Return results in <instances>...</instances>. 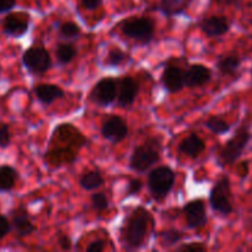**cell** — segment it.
I'll list each match as a JSON object with an SVG mask.
<instances>
[{
	"label": "cell",
	"mask_w": 252,
	"mask_h": 252,
	"mask_svg": "<svg viewBox=\"0 0 252 252\" xmlns=\"http://www.w3.org/2000/svg\"><path fill=\"white\" fill-rule=\"evenodd\" d=\"M221 1L225 5H238L240 4L241 1H244V0H221Z\"/></svg>",
	"instance_id": "38"
},
{
	"label": "cell",
	"mask_w": 252,
	"mask_h": 252,
	"mask_svg": "<svg viewBox=\"0 0 252 252\" xmlns=\"http://www.w3.org/2000/svg\"><path fill=\"white\" fill-rule=\"evenodd\" d=\"M34 95L41 103L51 105L56 100L64 97V91L54 84H39L34 88Z\"/></svg>",
	"instance_id": "17"
},
{
	"label": "cell",
	"mask_w": 252,
	"mask_h": 252,
	"mask_svg": "<svg viewBox=\"0 0 252 252\" xmlns=\"http://www.w3.org/2000/svg\"><path fill=\"white\" fill-rule=\"evenodd\" d=\"M121 31L128 38L147 43L154 37L155 26L148 17H130L121 24Z\"/></svg>",
	"instance_id": "6"
},
{
	"label": "cell",
	"mask_w": 252,
	"mask_h": 252,
	"mask_svg": "<svg viewBox=\"0 0 252 252\" xmlns=\"http://www.w3.org/2000/svg\"><path fill=\"white\" fill-rule=\"evenodd\" d=\"M101 134L112 144H118L125 140L128 135V126L120 116H111L103 122L101 127Z\"/></svg>",
	"instance_id": "10"
},
{
	"label": "cell",
	"mask_w": 252,
	"mask_h": 252,
	"mask_svg": "<svg viewBox=\"0 0 252 252\" xmlns=\"http://www.w3.org/2000/svg\"><path fill=\"white\" fill-rule=\"evenodd\" d=\"M105 249V244L102 240H95L86 248L88 252H101Z\"/></svg>",
	"instance_id": "35"
},
{
	"label": "cell",
	"mask_w": 252,
	"mask_h": 252,
	"mask_svg": "<svg viewBox=\"0 0 252 252\" xmlns=\"http://www.w3.org/2000/svg\"><path fill=\"white\" fill-rule=\"evenodd\" d=\"M179 251H192V252H203L207 250L206 246L201 243H196V244H189V245H182L181 248L177 249Z\"/></svg>",
	"instance_id": "32"
},
{
	"label": "cell",
	"mask_w": 252,
	"mask_h": 252,
	"mask_svg": "<svg viewBox=\"0 0 252 252\" xmlns=\"http://www.w3.org/2000/svg\"><path fill=\"white\" fill-rule=\"evenodd\" d=\"M251 25H252V20H251Z\"/></svg>",
	"instance_id": "40"
},
{
	"label": "cell",
	"mask_w": 252,
	"mask_h": 252,
	"mask_svg": "<svg viewBox=\"0 0 252 252\" xmlns=\"http://www.w3.org/2000/svg\"><path fill=\"white\" fill-rule=\"evenodd\" d=\"M251 251H252V249H251Z\"/></svg>",
	"instance_id": "41"
},
{
	"label": "cell",
	"mask_w": 252,
	"mask_h": 252,
	"mask_svg": "<svg viewBox=\"0 0 252 252\" xmlns=\"http://www.w3.org/2000/svg\"><path fill=\"white\" fill-rule=\"evenodd\" d=\"M199 27H201V30L206 36L220 37L229 32V30H230V21L225 16L213 15V16L206 17V19L202 20Z\"/></svg>",
	"instance_id": "13"
},
{
	"label": "cell",
	"mask_w": 252,
	"mask_h": 252,
	"mask_svg": "<svg viewBox=\"0 0 252 252\" xmlns=\"http://www.w3.org/2000/svg\"><path fill=\"white\" fill-rule=\"evenodd\" d=\"M251 76H252V68H251Z\"/></svg>",
	"instance_id": "39"
},
{
	"label": "cell",
	"mask_w": 252,
	"mask_h": 252,
	"mask_svg": "<svg viewBox=\"0 0 252 252\" xmlns=\"http://www.w3.org/2000/svg\"><path fill=\"white\" fill-rule=\"evenodd\" d=\"M91 204H93V208L96 212L101 213V212H105L108 208V199L102 192H97V193H94L91 196Z\"/></svg>",
	"instance_id": "28"
},
{
	"label": "cell",
	"mask_w": 252,
	"mask_h": 252,
	"mask_svg": "<svg viewBox=\"0 0 252 252\" xmlns=\"http://www.w3.org/2000/svg\"><path fill=\"white\" fill-rule=\"evenodd\" d=\"M251 123H244L235 130L233 137L225 143L219 153V162L221 166H229L238 161L243 155L244 150L246 149L250 143L251 134Z\"/></svg>",
	"instance_id": "2"
},
{
	"label": "cell",
	"mask_w": 252,
	"mask_h": 252,
	"mask_svg": "<svg viewBox=\"0 0 252 252\" xmlns=\"http://www.w3.org/2000/svg\"><path fill=\"white\" fill-rule=\"evenodd\" d=\"M11 142V133H10L9 126L1 123L0 125V148L5 149L10 145Z\"/></svg>",
	"instance_id": "29"
},
{
	"label": "cell",
	"mask_w": 252,
	"mask_h": 252,
	"mask_svg": "<svg viewBox=\"0 0 252 252\" xmlns=\"http://www.w3.org/2000/svg\"><path fill=\"white\" fill-rule=\"evenodd\" d=\"M181 239L182 234L179 230H176V229H169V230H165L160 234V241L166 248L176 245Z\"/></svg>",
	"instance_id": "27"
},
{
	"label": "cell",
	"mask_w": 252,
	"mask_h": 252,
	"mask_svg": "<svg viewBox=\"0 0 252 252\" xmlns=\"http://www.w3.org/2000/svg\"><path fill=\"white\" fill-rule=\"evenodd\" d=\"M189 0H160V10L167 17L177 16L186 10Z\"/></svg>",
	"instance_id": "21"
},
{
	"label": "cell",
	"mask_w": 252,
	"mask_h": 252,
	"mask_svg": "<svg viewBox=\"0 0 252 252\" xmlns=\"http://www.w3.org/2000/svg\"><path fill=\"white\" fill-rule=\"evenodd\" d=\"M81 30L75 22L66 21L59 26V34L65 39H75L80 36Z\"/></svg>",
	"instance_id": "25"
},
{
	"label": "cell",
	"mask_w": 252,
	"mask_h": 252,
	"mask_svg": "<svg viewBox=\"0 0 252 252\" xmlns=\"http://www.w3.org/2000/svg\"><path fill=\"white\" fill-rule=\"evenodd\" d=\"M182 154L191 158H197L206 150V143L196 133H191L181 142L179 147Z\"/></svg>",
	"instance_id": "18"
},
{
	"label": "cell",
	"mask_w": 252,
	"mask_h": 252,
	"mask_svg": "<svg viewBox=\"0 0 252 252\" xmlns=\"http://www.w3.org/2000/svg\"><path fill=\"white\" fill-rule=\"evenodd\" d=\"M238 172L239 175H240L241 179H246L249 175V172H250V162L249 161H243L240 162V165H239V169H238Z\"/></svg>",
	"instance_id": "36"
},
{
	"label": "cell",
	"mask_w": 252,
	"mask_h": 252,
	"mask_svg": "<svg viewBox=\"0 0 252 252\" xmlns=\"http://www.w3.org/2000/svg\"><path fill=\"white\" fill-rule=\"evenodd\" d=\"M22 63L30 73L37 75L47 73L52 68V58L49 52L44 47L39 46L26 49L22 56Z\"/></svg>",
	"instance_id": "7"
},
{
	"label": "cell",
	"mask_w": 252,
	"mask_h": 252,
	"mask_svg": "<svg viewBox=\"0 0 252 252\" xmlns=\"http://www.w3.org/2000/svg\"><path fill=\"white\" fill-rule=\"evenodd\" d=\"M31 16L27 12H9L2 21V32L10 37H22L30 29Z\"/></svg>",
	"instance_id": "9"
},
{
	"label": "cell",
	"mask_w": 252,
	"mask_h": 252,
	"mask_svg": "<svg viewBox=\"0 0 252 252\" xmlns=\"http://www.w3.org/2000/svg\"><path fill=\"white\" fill-rule=\"evenodd\" d=\"M175 185V172L169 166H159L152 170L148 176V189L157 201L164 199Z\"/></svg>",
	"instance_id": "5"
},
{
	"label": "cell",
	"mask_w": 252,
	"mask_h": 252,
	"mask_svg": "<svg viewBox=\"0 0 252 252\" xmlns=\"http://www.w3.org/2000/svg\"><path fill=\"white\" fill-rule=\"evenodd\" d=\"M241 65V58L238 54H225L221 56L217 62V68L218 71L224 76L234 75L239 70Z\"/></svg>",
	"instance_id": "19"
},
{
	"label": "cell",
	"mask_w": 252,
	"mask_h": 252,
	"mask_svg": "<svg viewBox=\"0 0 252 252\" xmlns=\"http://www.w3.org/2000/svg\"><path fill=\"white\" fill-rule=\"evenodd\" d=\"M185 220L189 228L197 229L202 228L207 223V211L206 204L202 199H193L189 201L184 207Z\"/></svg>",
	"instance_id": "11"
},
{
	"label": "cell",
	"mask_w": 252,
	"mask_h": 252,
	"mask_svg": "<svg viewBox=\"0 0 252 252\" xmlns=\"http://www.w3.org/2000/svg\"><path fill=\"white\" fill-rule=\"evenodd\" d=\"M11 230V223L5 216L0 213V240L4 239Z\"/></svg>",
	"instance_id": "30"
},
{
	"label": "cell",
	"mask_w": 252,
	"mask_h": 252,
	"mask_svg": "<svg viewBox=\"0 0 252 252\" xmlns=\"http://www.w3.org/2000/svg\"><path fill=\"white\" fill-rule=\"evenodd\" d=\"M16 5V0H0V14L10 12Z\"/></svg>",
	"instance_id": "33"
},
{
	"label": "cell",
	"mask_w": 252,
	"mask_h": 252,
	"mask_svg": "<svg viewBox=\"0 0 252 252\" xmlns=\"http://www.w3.org/2000/svg\"><path fill=\"white\" fill-rule=\"evenodd\" d=\"M117 97V80L103 78L95 84L90 93V100L98 106L112 105Z\"/></svg>",
	"instance_id": "8"
},
{
	"label": "cell",
	"mask_w": 252,
	"mask_h": 252,
	"mask_svg": "<svg viewBox=\"0 0 252 252\" xmlns=\"http://www.w3.org/2000/svg\"><path fill=\"white\" fill-rule=\"evenodd\" d=\"M143 187V184L140 180H132V181L128 184V187H127V191H126V193H127V196H134V194H138L140 192V189H142Z\"/></svg>",
	"instance_id": "31"
},
{
	"label": "cell",
	"mask_w": 252,
	"mask_h": 252,
	"mask_svg": "<svg viewBox=\"0 0 252 252\" xmlns=\"http://www.w3.org/2000/svg\"><path fill=\"white\" fill-rule=\"evenodd\" d=\"M58 244L63 250L68 251L71 249V240L68 235H61L58 238Z\"/></svg>",
	"instance_id": "37"
},
{
	"label": "cell",
	"mask_w": 252,
	"mask_h": 252,
	"mask_svg": "<svg viewBox=\"0 0 252 252\" xmlns=\"http://www.w3.org/2000/svg\"><path fill=\"white\" fill-rule=\"evenodd\" d=\"M139 93V84L130 76L117 80V103L121 107H128L137 98Z\"/></svg>",
	"instance_id": "12"
},
{
	"label": "cell",
	"mask_w": 252,
	"mask_h": 252,
	"mask_svg": "<svg viewBox=\"0 0 252 252\" xmlns=\"http://www.w3.org/2000/svg\"><path fill=\"white\" fill-rule=\"evenodd\" d=\"M209 203L216 213L229 217L234 211L231 182L228 176H221L212 187L209 194Z\"/></svg>",
	"instance_id": "4"
},
{
	"label": "cell",
	"mask_w": 252,
	"mask_h": 252,
	"mask_svg": "<svg viewBox=\"0 0 252 252\" xmlns=\"http://www.w3.org/2000/svg\"><path fill=\"white\" fill-rule=\"evenodd\" d=\"M102 0H81V6L86 10H96L101 6Z\"/></svg>",
	"instance_id": "34"
},
{
	"label": "cell",
	"mask_w": 252,
	"mask_h": 252,
	"mask_svg": "<svg viewBox=\"0 0 252 252\" xmlns=\"http://www.w3.org/2000/svg\"><path fill=\"white\" fill-rule=\"evenodd\" d=\"M103 177L98 171H88L80 179V185L85 191H94L102 186Z\"/></svg>",
	"instance_id": "24"
},
{
	"label": "cell",
	"mask_w": 252,
	"mask_h": 252,
	"mask_svg": "<svg viewBox=\"0 0 252 252\" xmlns=\"http://www.w3.org/2000/svg\"><path fill=\"white\" fill-rule=\"evenodd\" d=\"M206 127L211 130L212 133L217 135L226 134L228 132H230L231 125L228 122V121L224 120L220 116H212L208 120L206 121Z\"/></svg>",
	"instance_id": "23"
},
{
	"label": "cell",
	"mask_w": 252,
	"mask_h": 252,
	"mask_svg": "<svg viewBox=\"0 0 252 252\" xmlns=\"http://www.w3.org/2000/svg\"><path fill=\"white\" fill-rule=\"evenodd\" d=\"M128 58V54L121 51L120 48H113L108 52L107 58L105 59V64L108 66H120L125 63Z\"/></svg>",
	"instance_id": "26"
},
{
	"label": "cell",
	"mask_w": 252,
	"mask_h": 252,
	"mask_svg": "<svg viewBox=\"0 0 252 252\" xmlns=\"http://www.w3.org/2000/svg\"><path fill=\"white\" fill-rule=\"evenodd\" d=\"M212 79L211 69L203 64H193L185 71V86L199 88L206 85Z\"/></svg>",
	"instance_id": "15"
},
{
	"label": "cell",
	"mask_w": 252,
	"mask_h": 252,
	"mask_svg": "<svg viewBox=\"0 0 252 252\" xmlns=\"http://www.w3.org/2000/svg\"><path fill=\"white\" fill-rule=\"evenodd\" d=\"M161 83L167 93H179L185 88V71L179 66H166L165 70L162 71Z\"/></svg>",
	"instance_id": "14"
},
{
	"label": "cell",
	"mask_w": 252,
	"mask_h": 252,
	"mask_svg": "<svg viewBox=\"0 0 252 252\" xmlns=\"http://www.w3.org/2000/svg\"><path fill=\"white\" fill-rule=\"evenodd\" d=\"M160 142L157 138L147 140L133 150L129 160V166L133 171L145 172L160 160Z\"/></svg>",
	"instance_id": "3"
},
{
	"label": "cell",
	"mask_w": 252,
	"mask_h": 252,
	"mask_svg": "<svg viewBox=\"0 0 252 252\" xmlns=\"http://www.w3.org/2000/svg\"><path fill=\"white\" fill-rule=\"evenodd\" d=\"M149 226H153L149 212L143 207H137L127 220L125 221L121 239L127 250H138L145 244L149 233Z\"/></svg>",
	"instance_id": "1"
},
{
	"label": "cell",
	"mask_w": 252,
	"mask_h": 252,
	"mask_svg": "<svg viewBox=\"0 0 252 252\" xmlns=\"http://www.w3.org/2000/svg\"><path fill=\"white\" fill-rule=\"evenodd\" d=\"M76 54H78V51H76L75 47L71 43H68V42L59 43L57 46L56 56L57 59H58V63L62 64V65H66V64L70 63L75 58Z\"/></svg>",
	"instance_id": "22"
},
{
	"label": "cell",
	"mask_w": 252,
	"mask_h": 252,
	"mask_svg": "<svg viewBox=\"0 0 252 252\" xmlns=\"http://www.w3.org/2000/svg\"><path fill=\"white\" fill-rule=\"evenodd\" d=\"M10 223H11V228L14 229L17 236H21V238L31 235L36 230V226L32 223L29 213L24 208H17L12 212Z\"/></svg>",
	"instance_id": "16"
},
{
	"label": "cell",
	"mask_w": 252,
	"mask_h": 252,
	"mask_svg": "<svg viewBox=\"0 0 252 252\" xmlns=\"http://www.w3.org/2000/svg\"><path fill=\"white\" fill-rule=\"evenodd\" d=\"M17 171L9 165L0 166V192H9L16 185Z\"/></svg>",
	"instance_id": "20"
}]
</instances>
